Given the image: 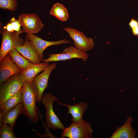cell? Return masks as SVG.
<instances>
[{"mask_svg":"<svg viewBox=\"0 0 138 138\" xmlns=\"http://www.w3.org/2000/svg\"><path fill=\"white\" fill-rule=\"evenodd\" d=\"M20 91L22 97L23 114L28 118L31 123L37 122L39 120V116L36 105L37 94L32 82L25 81Z\"/></svg>","mask_w":138,"mask_h":138,"instance_id":"1","label":"cell"},{"mask_svg":"<svg viewBox=\"0 0 138 138\" xmlns=\"http://www.w3.org/2000/svg\"><path fill=\"white\" fill-rule=\"evenodd\" d=\"M25 81L20 73L10 77L0 85V109L8 98L20 90Z\"/></svg>","mask_w":138,"mask_h":138,"instance_id":"2","label":"cell"},{"mask_svg":"<svg viewBox=\"0 0 138 138\" xmlns=\"http://www.w3.org/2000/svg\"><path fill=\"white\" fill-rule=\"evenodd\" d=\"M58 102L56 97L51 93H45L42 97L41 101L46 110L45 121L47 128L53 130H64L65 128L59 117L54 111L53 104L54 101Z\"/></svg>","mask_w":138,"mask_h":138,"instance_id":"3","label":"cell"},{"mask_svg":"<svg viewBox=\"0 0 138 138\" xmlns=\"http://www.w3.org/2000/svg\"><path fill=\"white\" fill-rule=\"evenodd\" d=\"M93 130L91 125L85 120L77 122H72L68 127L63 130L62 138H90Z\"/></svg>","mask_w":138,"mask_h":138,"instance_id":"4","label":"cell"},{"mask_svg":"<svg viewBox=\"0 0 138 138\" xmlns=\"http://www.w3.org/2000/svg\"><path fill=\"white\" fill-rule=\"evenodd\" d=\"M1 33L2 39L0 49V61L15 47L22 44L25 41L16 32H9L3 29L1 30Z\"/></svg>","mask_w":138,"mask_h":138,"instance_id":"5","label":"cell"},{"mask_svg":"<svg viewBox=\"0 0 138 138\" xmlns=\"http://www.w3.org/2000/svg\"><path fill=\"white\" fill-rule=\"evenodd\" d=\"M63 29L68 33L73 40L74 47L78 49L86 52L94 47V40L87 37L82 31L70 27L64 28Z\"/></svg>","mask_w":138,"mask_h":138,"instance_id":"6","label":"cell"},{"mask_svg":"<svg viewBox=\"0 0 138 138\" xmlns=\"http://www.w3.org/2000/svg\"><path fill=\"white\" fill-rule=\"evenodd\" d=\"M49 57L43 59V62L48 63L53 61H64L74 58L81 59L84 62L87 61L88 56L86 53L81 51L75 47H69L64 49L62 53L48 54Z\"/></svg>","mask_w":138,"mask_h":138,"instance_id":"7","label":"cell"},{"mask_svg":"<svg viewBox=\"0 0 138 138\" xmlns=\"http://www.w3.org/2000/svg\"><path fill=\"white\" fill-rule=\"evenodd\" d=\"M18 20L22 27V31L27 33H37L44 27L40 18L35 14H22L19 16Z\"/></svg>","mask_w":138,"mask_h":138,"instance_id":"8","label":"cell"},{"mask_svg":"<svg viewBox=\"0 0 138 138\" xmlns=\"http://www.w3.org/2000/svg\"><path fill=\"white\" fill-rule=\"evenodd\" d=\"M56 66L57 64L55 63L51 64L41 73L37 75L33 78L32 82L36 92L37 102H40L43 92L48 87V83L50 74Z\"/></svg>","mask_w":138,"mask_h":138,"instance_id":"9","label":"cell"},{"mask_svg":"<svg viewBox=\"0 0 138 138\" xmlns=\"http://www.w3.org/2000/svg\"><path fill=\"white\" fill-rule=\"evenodd\" d=\"M25 37L31 42L36 50L41 61L43 59V52L48 47L54 45L68 43L70 42V40H66V39L57 41H48L31 33H27Z\"/></svg>","mask_w":138,"mask_h":138,"instance_id":"10","label":"cell"},{"mask_svg":"<svg viewBox=\"0 0 138 138\" xmlns=\"http://www.w3.org/2000/svg\"><path fill=\"white\" fill-rule=\"evenodd\" d=\"M22 71L10 56L6 54L0 61V85L9 77Z\"/></svg>","mask_w":138,"mask_h":138,"instance_id":"11","label":"cell"},{"mask_svg":"<svg viewBox=\"0 0 138 138\" xmlns=\"http://www.w3.org/2000/svg\"><path fill=\"white\" fill-rule=\"evenodd\" d=\"M14 49L32 63L39 64L41 63V61L36 50L31 42L27 39L26 38L22 44L16 46Z\"/></svg>","mask_w":138,"mask_h":138,"instance_id":"12","label":"cell"},{"mask_svg":"<svg viewBox=\"0 0 138 138\" xmlns=\"http://www.w3.org/2000/svg\"><path fill=\"white\" fill-rule=\"evenodd\" d=\"M133 119L131 117H128L124 124L117 127L111 135V138H135L137 132L131 126Z\"/></svg>","mask_w":138,"mask_h":138,"instance_id":"13","label":"cell"},{"mask_svg":"<svg viewBox=\"0 0 138 138\" xmlns=\"http://www.w3.org/2000/svg\"><path fill=\"white\" fill-rule=\"evenodd\" d=\"M49 65L48 63L44 62L39 64H34L31 62L20 73L25 81L32 82L34 77L39 73L44 71Z\"/></svg>","mask_w":138,"mask_h":138,"instance_id":"14","label":"cell"},{"mask_svg":"<svg viewBox=\"0 0 138 138\" xmlns=\"http://www.w3.org/2000/svg\"><path fill=\"white\" fill-rule=\"evenodd\" d=\"M59 104L67 107L68 111L67 114H71L72 116L71 119L72 122H77L82 120L83 116L88 106L85 102H81L73 105H68L58 102Z\"/></svg>","mask_w":138,"mask_h":138,"instance_id":"15","label":"cell"},{"mask_svg":"<svg viewBox=\"0 0 138 138\" xmlns=\"http://www.w3.org/2000/svg\"><path fill=\"white\" fill-rule=\"evenodd\" d=\"M23 105L22 102L17 105L3 116L0 121V128L3 124H8L13 129L17 118L20 114H23Z\"/></svg>","mask_w":138,"mask_h":138,"instance_id":"16","label":"cell"},{"mask_svg":"<svg viewBox=\"0 0 138 138\" xmlns=\"http://www.w3.org/2000/svg\"><path fill=\"white\" fill-rule=\"evenodd\" d=\"M22 97L20 90L8 98L0 109V121L6 113L22 102Z\"/></svg>","mask_w":138,"mask_h":138,"instance_id":"17","label":"cell"},{"mask_svg":"<svg viewBox=\"0 0 138 138\" xmlns=\"http://www.w3.org/2000/svg\"><path fill=\"white\" fill-rule=\"evenodd\" d=\"M50 14L62 21H66L69 17L67 9L63 5L58 3L54 4L50 10Z\"/></svg>","mask_w":138,"mask_h":138,"instance_id":"18","label":"cell"},{"mask_svg":"<svg viewBox=\"0 0 138 138\" xmlns=\"http://www.w3.org/2000/svg\"><path fill=\"white\" fill-rule=\"evenodd\" d=\"M11 57L13 61L21 69L25 70L31 62L21 55L15 49L9 52L7 54Z\"/></svg>","mask_w":138,"mask_h":138,"instance_id":"19","label":"cell"},{"mask_svg":"<svg viewBox=\"0 0 138 138\" xmlns=\"http://www.w3.org/2000/svg\"><path fill=\"white\" fill-rule=\"evenodd\" d=\"M13 129L7 124H3L0 127V138H16L13 132Z\"/></svg>","mask_w":138,"mask_h":138,"instance_id":"20","label":"cell"},{"mask_svg":"<svg viewBox=\"0 0 138 138\" xmlns=\"http://www.w3.org/2000/svg\"><path fill=\"white\" fill-rule=\"evenodd\" d=\"M17 5V0H0V8L15 11Z\"/></svg>","mask_w":138,"mask_h":138,"instance_id":"21","label":"cell"},{"mask_svg":"<svg viewBox=\"0 0 138 138\" xmlns=\"http://www.w3.org/2000/svg\"><path fill=\"white\" fill-rule=\"evenodd\" d=\"M10 22L11 23L14 31L18 33L19 34L23 32L21 30L20 27L21 23L18 20H17L14 17L10 19Z\"/></svg>","mask_w":138,"mask_h":138,"instance_id":"22","label":"cell"},{"mask_svg":"<svg viewBox=\"0 0 138 138\" xmlns=\"http://www.w3.org/2000/svg\"><path fill=\"white\" fill-rule=\"evenodd\" d=\"M3 29H5L9 32H14V31L13 28L12 24L10 22H8L6 25L3 27Z\"/></svg>","mask_w":138,"mask_h":138,"instance_id":"23","label":"cell"},{"mask_svg":"<svg viewBox=\"0 0 138 138\" xmlns=\"http://www.w3.org/2000/svg\"><path fill=\"white\" fill-rule=\"evenodd\" d=\"M128 25L132 29L138 26V21L133 18H132L129 23Z\"/></svg>","mask_w":138,"mask_h":138,"instance_id":"24","label":"cell"},{"mask_svg":"<svg viewBox=\"0 0 138 138\" xmlns=\"http://www.w3.org/2000/svg\"><path fill=\"white\" fill-rule=\"evenodd\" d=\"M133 35L136 37L138 36V26L131 29Z\"/></svg>","mask_w":138,"mask_h":138,"instance_id":"25","label":"cell"}]
</instances>
